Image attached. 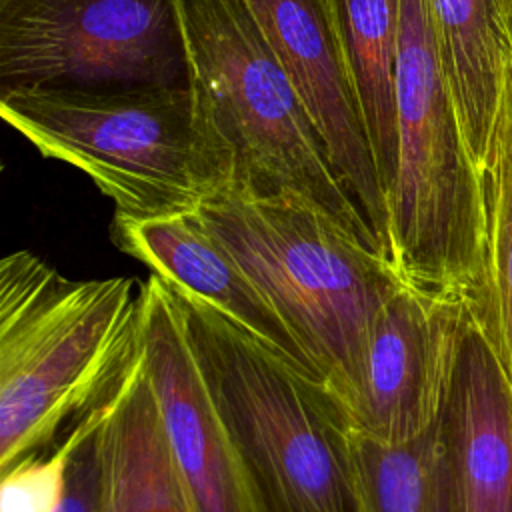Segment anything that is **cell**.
I'll return each instance as SVG.
<instances>
[{"instance_id": "6da1fadb", "label": "cell", "mask_w": 512, "mask_h": 512, "mask_svg": "<svg viewBox=\"0 0 512 512\" xmlns=\"http://www.w3.org/2000/svg\"><path fill=\"white\" fill-rule=\"evenodd\" d=\"M142 282L72 280L30 250L0 260V472L54 444L142 358Z\"/></svg>"}, {"instance_id": "7a4b0ae2", "label": "cell", "mask_w": 512, "mask_h": 512, "mask_svg": "<svg viewBox=\"0 0 512 512\" xmlns=\"http://www.w3.org/2000/svg\"><path fill=\"white\" fill-rule=\"evenodd\" d=\"M180 18L188 84L226 194L304 202L382 254L246 0H180Z\"/></svg>"}, {"instance_id": "3957f363", "label": "cell", "mask_w": 512, "mask_h": 512, "mask_svg": "<svg viewBox=\"0 0 512 512\" xmlns=\"http://www.w3.org/2000/svg\"><path fill=\"white\" fill-rule=\"evenodd\" d=\"M172 292L258 510L374 512L350 416L332 390L208 304Z\"/></svg>"}, {"instance_id": "277c9868", "label": "cell", "mask_w": 512, "mask_h": 512, "mask_svg": "<svg viewBox=\"0 0 512 512\" xmlns=\"http://www.w3.org/2000/svg\"><path fill=\"white\" fill-rule=\"evenodd\" d=\"M0 116L42 156L84 172L118 216L186 214L230 190L188 80L0 88Z\"/></svg>"}, {"instance_id": "5b68a950", "label": "cell", "mask_w": 512, "mask_h": 512, "mask_svg": "<svg viewBox=\"0 0 512 512\" xmlns=\"http://www.w3.org/2000/svg\"><path fill=\"white\" fill-rule=\"evenodd\" d=\"M396 170L386 260L424 292L490 304L482 174L464 140L426 0H402L396 56Z\"/></svg>"}, {"instance_id": "8992f818", "label": "cell", "mask_w": 512, "mask_h": 512, "mask_svg": "<svg viewBox=\"0 0 512 512\" xmlns=\"http://www.w3.org/2000/svg\"><path fill=\"white\" fill-rule=\"evenodd\" d=\"M194 212L294 328L350 416L372 326L402 284L386 258L290 198L220 194Z\"/></svg>"}, {"instance_id": "52a82bcc", "label": "cell", "mask_w": 512, "mask_h": 512, "mask_svg": "<svg viewBox=\"0 0 512 512\" xmlns=\"http://www.w3.org/2000/svg\"><path fill=\"white\" fill-rule=\"evenodd\" d=\"M184 80L180 0H0V88Z\"/></svg>"}, {"instance_id": "ba28073f", "label": "cell", "mask_w": 512, "mask_h": 512, "mask_svg": "<svg viewBox=\"0 0 512 512\" xmlns=\"http://www.w3.org/2000/svg\"><path fill=\"white\" fill-rule=\"evenodd\" d=\"M142 360L174 464L196 512H260L252 486L198 362L174 292L142 282Z\"/></svg>"}, {"instance_id": "9c48e42d", "label": "cell", "mask_w": 512, "mask_h": 512, "mask_svg": "<svg viewBox=\"0 0 512 512\" xmlns=\"http://www.w3.org/2000/svg\"><path fill=\"white\" fill-rule=\"evenodd\" d=\"M466 300L402 282L372 326L352 428L382 444H410L440 420Z\"/></svg>"}, {"instance_id": "30bf717a", "label": "cell", "mask_w": 512, "mask_h": 512, "mask_svg": "<svg viewBox=\"0 0 512 512\" xmlns=\"http://www.w3.org/2000/svg\"><path fill=\"white\" fill-rule=\"evenodd\" d=\"M386 258V200L326 0H246ZM388 262V260H386Z\"/></svg>"}, {"instance_id": "8fae6325", "label": "cell", "mask_w": 512, "mask_h": 512, "mask_svg": "<svg viewBox=\"0 0 512 512\" xmlns=\"http://www.w3.org/2000/svg\"><path fill=\"white\" fill-rule=\"evenodd\" d=\"M450 512H512V376L490 310L466 300L440 412Z\"/></svg>"}, {"instance_id": "7c38bea8", "label": "cell", "mask_w": 512, "mask_h": 512, "mask_svg": "<svg viewBox=\"0 0 512 512\" xmlns=\"http://www.w3.org/2000/svg\"><path fill=\"white\" fill-rule=\"evenodd\" d=\"M112 238L120 250L146 264L172 290L208 304L274 354L322 380L294 328L234 256L204 228L196 212L154 218L114 214Z\"/></svg>"}, {"instance_id": "4fadbf2b", "label": "cell", "mask_w": 512, "mask_h": 512, "mask_svg": "<svg viewBox=\"0 0 512 512\" xmlns=\"http://www.w3.org/2000/svg\"><path fill=\"white\" fill-rule=\"evenodd\" d=\"M98 512H196L170 454L144 360L122 380L98 430Z\"/></svg>"}, {"instance_id": "5bb4252c", "label": "cell", "mask_w": 512, "mask_h": 512, "mask_svg": "<svg viewBox=\"0 0 512 512\" xmlns=\"http://www.w3.org/2000/svg\"><path fill=\"white\" fill-rule=\"evenodd\" d=\"M426 2L462 134L482 172L498 132L512 48L488 0Z\"/></svg>"}, {"instance_id": "9a60e30c", "label": "cell", "mask_w": 512, "mask_h": 512, "mask_svg": "<svg viewBox=\"0 0 512 512\" xmlns=\"http://www.w3.org/2000/svg\"><path fill=\"white\" fill-rule=\"evenodd\" d=\"M354 82L384 200L396 170V56L402 0H326Z\"/></svg>"}, {"instance_id": "2e32d148", "label": "cell", "mask_w": 512, "mask_h": 512, "mask_svg": "<svg viewBox=\"0 0 512 512\" xmlns=\"http://www.w3.org/2000/svg\"><path fill=\"white\" fill-rule=\"evenodd\" d=\"M374 512H450L448 472L438 424L410 444H382L354 430Z\"/></svg>"}, {"instance_id": "e0dca14e", "label": "cell", "mask_w": 512, "mask_h": 512, "mask_svg": "<svg viewBox=\"0 0 512 512\" xmlns=\"http://www.w3.org/2000/svg\"><path fill=\"white\" fill-rule=\"evenodd\" d=\"M480 174L486 206L490 318L502 362L512 376V66L506 74L494 146Z\"/></svg>"}, {"instance_id": "ac0fdd59", "label": "cell", "mask_w": 512, "mask_h": 512, "mask_svg": "<svg viewBox=\"0 0 512 512\" xmlns=\"http://www.w3.org/2000/svg\"><path fill=\"white\" fill-rule=\"evenodd\" d=\"M118 388L110 398L72 424V428L64 432V440H60L48 456H28L2 472L0 512H54L58 508L72 456L76 448L102 426L112 410Z\"/></svg>"}, {"instance_id": "d6986e66", "label": "cell", "mask_w": 512, "mask_h": 512, "mask_svg": "<svg viewBox=\"0 0 512 512\" xmlns=\"http://www.w3.org/2000/svg\"><path fill=\"white\" fill-rule=\"evenodd\" d=\"M98 430L92 432L76 448L72 462L68 466L64 494L54 512H98V502H100Z\"/></svg>"}, {"instance_id": "ffe728a7", "label": "cell", "mask_w": 512, "mask_h": 512, "mask_svg": "<svg viewBox=\"0 0 512 512\" xmlns=\"http://www.w3.org/2000/svg\"><path fill=\"white\" fill-rule=\"evenodd\" d=\"M488 4L494 12V18H496L506 42L512 48V0H488Z\"/></svg>"}]
</instances>
